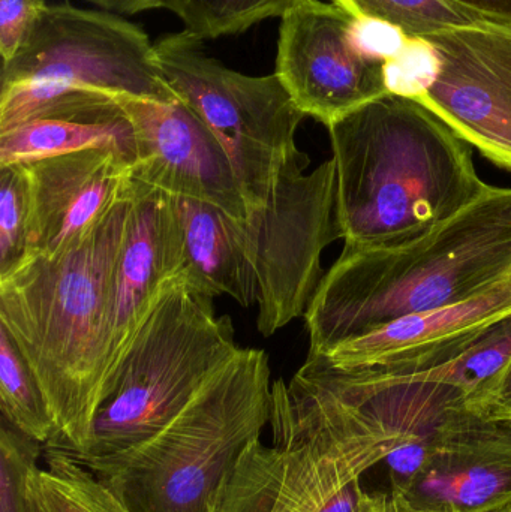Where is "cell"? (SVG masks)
Listing matches in <instances>:
<instances>
[{
    "label": "cell",
    "instance_id": "1",
    "mask_svg": "<svg viewBox=\"0 0 511 512\" xmlns=\"http://www.w3.org/2000/svg\"><path fill=\"white\" fill-rule=\"evenodd\" d=\"M327 129L345 251L411 245L491 188L470 144L414 99L389 93Z\"/></svg>",
    "mask_w": 511,
    "mask_h": 512
},
{
    "label": "cell",
    "instance_id": "2",
    "mask_svg": "<svg viewBox=\"0 0 511 512\" xmlns=\"http://www.w3.org/2000/svg\"><path fill=\"white\" fill-rule=\"evenodd\" d=\"M128 194L68 251L27 256L0 277V325L20 349L56 427L48 447L86 456L105 402L111 276L131 212Z\"/></svg>",
    "mask_w": 511,
    "mask_h": 512
},
{
    "label": "cell",
    "instance_id": "3",
    "mask_svg": "<svg viewBox=\"0 0 511 512\" xmlns=\"http://www.w3.org/2000/svg\"><path fill=\"white\" fill-rule=\"evenodd\" d=\"M509 277L511 189L491 186L411 245L344 249L306 309L309 354H329L402 316L455 306Z\"/></svg>",
    "mask_w": 511,
    "mask_h": 512
},
{
    "label": "cell",
    "instance_id": "4",
    "mask_svg": "<svg viewBox=\"0 0 511 512\" xmlns=\"http://www.w3.org/2000/svg\"><path fill=\"white\" fill-rule=\"evenodd\" d=\"M273 444L240 454L209 512H324L407 438L348 397L315 358L272 387Z\"/></svg>",
    "mask_w": 511,
    "mask_h": 512
},
{
    "label": "cell",
    "instance_id": "5",
    "mask_svg": "<svg viewBox=\"0 0 511 512\" xmlns=\"http://www.w3.org/2000/svg\"><path fill=\"white\" fill-rule=\"evenodd\" d=\"M272 387L267 352L240 348L152 438L78 462L134 512H209L240 454L270 423Z\"/></svg>",
    "mask_w": 511,
    "mask_h": 512
},
{
    "label": "cell",
    "instance_id": "6",
    "mask_svg": "<svg viewBox=\"0 0 511 512\" xmlns=\"http://www.w3.org/2000/svg\"><path fill=\"white\" fill-rule=\"evenodd\" d=\"M213 300L183 271L165 282L120 363L90 450L75 459H104L143 444L237 354L233 319L216 315Z\"/></svg>",
    "mask_w": 511,
    "mask_h": 512
},
{
    "label": "cell",
    "instance_id": "7",
    "mask_svg": "<svg viewBox=\"0 0 511 512\" xmlns=\"http://www.w3.org/2000/svg\"><path fill=\"white\" fill-rule=\"evenodd\" d=\"M75 90L179 99L162 75L155 44L140 26L107 11L47 3L18 53L2 63L0 132Z\"/></svg>",
    "mask_w": 511,
    "mask_h": 512
},
{
    "label": "cell",
    "instance_id": "8",
    "mask_svg": "<svg viewBox=\"0 0 511 512\" xmlns=\"http://www.w3.org/2000/svg\"><path fill=\"white\" fill-rule=\"evenodd\" d=\"M168 86L198 114L230 159L248 218L269 206L279 171L297 149L306 114L276 72L252 77L225 66L191 33L155 42Z\"/></svg>",
    "mask_w": 511,
    "mask_h": 512
},
{
    "label": "cell",
    "instance_id": "9",
    "mask_svg": "<svg viewBox=\"0 0 511 512\" xmlns=\"http://www.w3.org/2000/svg\"><path fill=\"white\" fill-rule=\"evenodd\" d=\"M309 164L306 153L294 150L279 171L269 206L248 221H234L240 248L257 273V328L264 337L305 316L324 276L321 255L342 239L335 161L306 174Z\"/></svg>",
    "mask_w": 511,
    "mask_h": 512
},
{
    "label": "cell",
    "instance_id": "10",
    "mask_svg": "<svg viewBox=\"0 0 511 512\" xmlns=\"http://www.w3.org/2000/svg\"><path fill=\"white\" fill-rule=\"evenodd\" d=\"M351 24L348 12L323 0H300L281 17L275 72L306 117L327 128L389 95L384 63L357 48Z\"/></svg>",
    "mask_w": 511,
    "mask_h": 512
},
{
    "label": "cell",
    "instance_id": "11",
    "mask_svg": "<svg viewBox=\"0 0 511 512\" xmlns=\"http://www.w3.org/2000/svg\"><path fill=\"white\" fill-rule=\"evenodd\" d=\"M426 38L440 53L441 72L417 102L511 171V24L486 21Z\"/></svg>",
    "mask_w": 511,
    "mask_h": 512
},
{
    "label": "cell",
    "instance_id": "12",
    "mask_svg": "<svg viewBox=\"0 0 511 512\" xmlns=\"http://www.w3.org/2000/svg\"><path fill=\"white\" fill-rule=\"evenodd\" d=\"M117 99L134 126L135 182L173 197L212 204L234 221H248L230 159L194 110L182 99Z\"/></svg>",
    "mask_w": 511,
    "mask_h": 512
},
{
    "label": "cell",
    "instance_id": "13",
    "mask_svg": "<svg viewBox=\"0 0 511 512\" xmlns=\"http://www.w3.org/2000/svg\"><path fill=\"white\" fill-rule=\"evenodd\" d=\"M411 510L495 512L511 504V415L465 405L432 430L422 474L399 492Z\"/></svg>",
    "mask_w": 511,
    "mask_h": 512
},
{
    "label": "cell",
    "instance_id": "14",
    "mask_svg": "<svg viewBox=\"0 0 511 512\" xmlns=\"http://www.w3.org/2000/svg\"><path fill=\"white\" fill-rule=\"evenodd\" d=\"M21 165L30 197L27 256L56 258L77 245L132 185V164L113 147Z\"/></svg>",
    "mask_w": 511,
    "mask_h": 512
},
{
    "label": "cell",
    "instance_id": "15",
    "mask_svg": "<svg viewBox=\"0 0 511 512\" xmlns=\"http://www.w3.org/2000/svg\"><path fill=\"white\" fill-rule=\"evenodd\" d=\"M182 268V227L170 197L134 180L128 227L111 276L104 405L113 394L120 363L162 286Z\"/></svg>",
    "mask_w": 511,
    "mask_h": 512
},
{
    "label": "cell",
    "instance_id": "16",
    "mask_svg": "<svg viewBox=\"0 0 511 512\" xmlns=\"http://www.w3.org/2000/svg\"><path fill=\"white\" fill-rule=\"evenodd\" d=\"M92 147H113L134 168V126L117 96L75 90L56 96L17 125L0 132V167Z\"/></svg>",
    "mask_w": 511,
    "mask_h": 512
},
{
    "label": "cell",
    "instance_id": "17",
    "mask_svg": "<svg viewBox=\"0 0 511 512\" xmlns=\"http://www.w3.org/2000/svg\"><path fill=\"white\" fill-rule=\"evenodd\" d=\"M511 361V312L422 348L366 364L371 379H422L461 391L474 406L489 399Z\"/></svg>",
    "mask_w": 511,
    "mask_h": 512
},
{
    "label": "cell",
    "instance_id": "18",
    "mask_svg": "<svg viewBox=\"0 0 511 512\" xmlns=\"http://www.w3.org/2000/svg\"><path fill=\"white\" fill-rule=\"evenodd\" d=\"M168 197L182 227L185 276L212 297L230 295L243 307L254 306L257 273L240 248L234 219L212 204Z\"/></svg>",
    "mask_w": 511,
    "mask_h": 512
},
{
    "label": "cell",
    "instance_id": "19",
    "mask_svg": "<svg viewBox=\"0 0 511 512\" xmlns=\"http://www.w3.org/2000/svg\"><path fill=\"white\" fill-rule=\"evenodd\" d=\"M511 312V277L489 291L455 306L402 316L378 330L342 343L324 358L330 366L350 369L384 355L422 348Z\"/></svg>",
    "mask_w": 511,
    "mask_h": 512
},
{
    "label": "cell",
    "instance_id": "20",
    "mask_svg": "<svg viewBox=\"0 0 511 512\" xmlns=\"http://www.w3.org/2000/svg\"><path fill=\"white\" fill-rule=\"evenodd\" d=\"M29 512H134L122 496L71 454L48 447L47 469L27 480Z\"/></svg>",
    "mask_w": 511,
    "mask_h": 512
},
{
    "label": "cell",
    "instance_id": "21",
    "mask_svg": "<svg viewBox=\"0 0 511 512\" xmlns=\"http://www.w3.org/2000/svg\"><path fill=\"white\" fill-rule=\"evenodd\" d=\"M0 409L3 420L27 438L50 445L56 427L41 387L5 327L0 325Z\"/></svg>",
    "mask_w": 511,
    "mask_h": 512
},
{
    "label": "cell",
    "instance_id": "22",
    "mask_svg": "<svg viewBox=\"0 0 511 512\" xmlns=\"http://www.w3.org/2000/svg\"><path fill=\"white\" fill-rule=\"evenodd\" d=\"M183 30L201 41L246 32L261 21L282 17L300 0H161Z\"/></svg>",
    "mask_w": 511,
    "mask_h": 512
},
{
    "label": "cell",
    "instance_id": "23",
    "mask_svg": "<svg viewBox=\"0 0 511 512\" xmlns=\"http://www.w3.org/2000/svg\"><path fill=\"white\" fill-rule=\"evenodd\" d=\"M353 18H377L410 36H428L450 27L494 21L452 0H332ZM498 23V21H497Z\"/></svg>",
    "mask_w": 511,
    "mask_h": 512
},
{
    "label": "cell",
    "instance_id": "24",
    "mask_svg": "<svg viewBox=\"0 0 511 512\" xmlns=\"http://www.w3.org/2000/svg\"><path fill=\"white\" fill-rule=\"evenodd\" d=\"M29 183L23 165L0 167V277L20 267L29 252Z\"/></svg>",
    "mask_w": 511,
    "mask_h": 512
},
{
    "label": "cell",
    "instance_id": "25",
    "mask_svg": "<svg viewBox=\"0 0 511 512\" xmlns=\"http://www.w3.org/2000/svg\"><path fill=\"white\" fill-rule=\"evenodd\" d=\"M383 72L390 95L417 101L440 75V53L426 36H410L401 53L384 62Z\"/></svg>",
    "mask_w": 511,
    "mask_h": 512
},
{
    "label": "cell",
    "instance_id": "26",
    "mask_svg": "<svg viewBox=\"0 0 511 512\" xmlns=\"http://www.w3.org/2000/svg\"><path fill=\"white\" fill-rule=\"evenodd\" d=\"M39 442L2 418L0 429V512H29L27 480L36 466Z\"/></svg>",
    "mask_w": 511,
    "mask_h": 512
},
{
    "label": "cell",
    "instance_id": "27",
    "mask_svg": "<svg viewBox=\"0 0 511 512\" xmlns=\"http://www.w3.org/2000/svg\"><path fill=\"white\" fill-rule=\"evenodd\" d=\"M45 6L44 0H0L2 63L9 62L18 53Z\"/></svg>",
    "mask_w": 511,
    "mask_h": 512
},
{
    "label": "cell",
    "instance_id": "28",
    "mask_svg": "<svg viewBox=\"0 0 511 512\" xmlns=\"http://www.w3.org/2000/svg\"><path fill=\"white\" fill-rule=\"evenodd\" d=\"M351 35L365 56L383 63L398 56L410 39L401 27L377 18H353Z\"/></svg>",
    "mask_w": 511,
    "mask_h": 512
},
{
    "label": "cell",
    "instance_id": "29",
    "mask_svg": "<svg viewBox=\"0 0 511 512\" xmlns=\"http://www.w3.org/2000/svg\"><path fill=\"white\" fill-rule=\"evenodd\" d=\"M434 427L420 432H408L407 438L386 457L384 462L389 466L392 489L404 492L422 474L431 453Z\"/></svg>",
    "mask_w": 511,
    "mask_h": 512
},
{
    "label": "cell",
    "instance_id": "30",
    "mask_svg": "<svg viewBox=\"0 0 511 512\" xmlns=\"http://www.w3.org/2000/svg\"><path fill=\"white\" fill-rule=\"evenodd\" d=\"M498 23L511 24V0H452Z\"/></svg>",
    "mask_w": 511,
    "mask_h": 512
},
{
    "label": "cell",
    "instance_id": "31",
    "mask_svg": "<svg viewBox=\"0 0 511 512\" xmlns=\"http://www.w3.org/2000/svg\"><path fill=\"white\" fill-rule=\"evenodd\" d=\"M102 11L117 15H135L150 9L162 8L161 0H87Z\"/></svg>",
    "mask_w": 511,
    "mask_h": 512
},
{
    "label": "cell",
    "instance_id": "32",
    "mask_svg": "<svg viewBox=\"0 0 511 512\" xmlns=\"http://www.w3.org/2000/svg\"><path fill=\"white\" fill-rule=\"evenodd\" d=\"M362 512H410V505L398 490L369 495Z\"/></svg>",
    "mask_w": 511,
    "mask_h": 512
},
{
    "label": "cell",
    "instance_id": "33",
    "mask_svg": "<svg viewBox=\"0 0 511 512\" xmlns=\"http://www.w3.org/2000/svg\"><path fill=\"white\" fill-rule=\"evenodd\" d=\"M488 408L495 409L501 414L511 415V361L489 399Z\"/></svg>",
    "mask_w": 511,
    "mask_h": 512
},
{
    "label": "cell",
    "instance_id": "34",
    "mask_svg": "<svg viewBox=\"0 0 511 512\" xmlns=\"http://www.w3.org/2000/svg\"><path fill=\"white\" fill-rule=\"evenodd\" d=\"M410 512H435V511H416V510H411V508H410Z\"/></svg>",
    "mask_w": 511,
    "mask_h": 512
}]
</instances>
